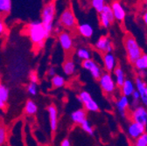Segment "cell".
I'll return each mask as SVG.
<instances>
[{
  "mask_svg": "<svg viewBox=\"0 0 147 146\" xmlns=\"http://www.w3.org/2000/svg\"><path fill=\"white\" fill-rule=\"evenodd\" d=\"M27 34L33 46L37 48H42L46 40L48 39L46 29L41 20L32 21L27 25Z\"/></svg>",
  "mask_w": 147,
  "mask_h": 146,
  "instance_id": "1",
  "label": "cell"
},
{
  "mask_svg": "<svg viewBox=\"0 0 147 146\" xmlns=\"http://www.w3.org/2000/svg\"><path fill=\"white\" fill-rule=\"evenodd\" d=\"M55 14H56V5L54 1L48 2L46 4L41 11V22L46 29L47 34L48 38L53 32V22L55 19Z\"/></svg>",
  "mask_w": 147,
  "mask_h": 146,
  "instance_id": "2",
  "label": "cell"
},
{
  "mask_svg": "<svg viewBox=\"0 0 147 146\" xmlns=\"http://www.w3.org/2000/svg\"><path fill=\"white\" fill-rule=\"evenodd\" d=\"M123 46L126 52L127 59L131 64H134V62L143 54L139 44L131 35H126L124 37Z\"/></svg>",
  "mask_w": 147,
  "mask_h": 146,
  "instance_id": "3",
  "label": "cell"
},
{
  "mask_svg": "<svg viewBox=\"0 0 147 146\" xmlns=\"http://www.w3.org/2000/svg\"><path fill=\"white\" fill-rule=\"evenodd\" d=\"M59 23L63 26V28H66L70 31L76 30V28L77 27V20L75 13H74L71 8H66L61 12Z\"/></svg>",
  "mask_w": 147,
  "mask_h": 146,
  "instance_id": "4",
  "label": "cell"
},
{
  "mask_svg": "<svg viewBox=\"0 0 147 146\" xmlns=\"http://www.w3.org/2000/svg\"><path fill=\"white\" fill-rule=\"evenodd\" d=\"M98 81L102 90L107 95L113 94L117 87L115 78L111 75L110 72L106 71L105 73H102V75L99 78Z\"/></svg>",
  "mask_w": 147,
  "mask_h": 146,
  "instance_id": "5",
  "label": "cell"
},
{
  "mask_svg": "<svg viewBox=\"0 0 147 146\" xmlns=\"http://www.w3.org/2000/svg\"><path fill=\"white\" fill-rule=\"evenodd\" d=\"M78 101L83 105L84 108L89 112H96L99 110V105L92 96L87 91H82L77 96Z\"/></svg>",
  "mask_w": 147,
  "mask_h": 146,
  "instance_id": "6",
  "label": "cell"
},
{
  "mask_svg": "<svg viewBox=\"0 0 147 146\" xmlns=\"http://www.w3.org/2000/svg\"><path fill=\"white\" fill-rule=\"evenodd\" d=\"M115 20V17L111 9V6L106 5L102 10V11H101L99 13V21L101 26L103 28H109L110 26Z\"/></svg>",
  "mask_w": 147,
  "mask_h": 146,
  "instance_id": "7",
  "label": "cell"
},
{
  "mask_svg": "<svg viewBox=\"0 0 147 146\" xmlns=\"http://www.w3.org/2000/svg\"><path fill=\"white\" fill-rule=\"evenodd\" d=\"M82 66L84 69L88 70L90 73L91 76L95 80H99V78L102 75V70L101 67L92 59L82 61Z\"/></svg>",
  "mask_w": 147,
  "mask_h": 146,
  "instance_id": "8",
  "label": "cell"
},
{
  "mask_svg": "<svg viewBox=\"0 0 147 146\" xmlns=\"http://www.w3.org/2000/svg\"><path fill=\"white\" fill-rule=\"evenodd\" d=\"M145 130L146 126L133 121L127 127V135L131 139L136 140L145 132Z\"/></svg>",
  "mask_w": 147,
  "mask_h": 146,
  "instance_id": "9",
  "label": "cell"
},
{
  "mask_svg": "<svg viewBox=\"0 0 147 146\" xmlns=\"http://www.w3.org/2000/svg\"><path fill=\"white\" fill-rule=\"evenodd\" d=\"M95 47L98 52H102V53L112 52L113 51L112 42L109 36H101V37L96 41Z\"/></svg>",
  "mask_w": 147,
  "mask_h": 146,
  "instance_id": "10",
  "label": "cell"
},
{
  "mask_svg": "<svg viewBox=\"0 0 147 146\" xmlns=\"http://www.w3.org/2000/svg\"><path fill=\"white\" fill-rule=\"evenodd\" d=\"M132 121L138 122L144 126H147V107L145 106H138L133 108L131 113Z\"/></svg>",
  "mask_w": 147,
  "mask_h": 146,
  "instance_id": "11",
  "label": "cell"
},
{
  "mask_svg": "<svg viewBox=\"0 0 147 146\" xmlns=\"http://www.w3.org/2000/svg\"><path fill=\"white\" fill-rule=\"evenodd\" d=\"M58 41L61 48L65 52H70L74 46V40L72 35L67 32H61L58 34Z\"/></svg>",
  "mask_w": 147,
  "mask_h": 146,
  "instance_id": "12",
  "label": "cell"
},
{
  "mask_svg": "<svg viewBox=\"0 0 147 146\" xmlns=\"http://www.w3.org/2000/svg\"><path fill=\"white\" fill-rule=\"evenodd\" d=\"M47 113L49 117V124L51 131L55 132L58 128V110L55 105L52 104L47 107Z\"/></svg>",
  "mask_w": 147,
  "mask_h": 146,
  "instance_id": "13",
  "label": "cell"
},
{
  "mask_svg": "<svg viewBox=\"0 0 147 146\" xmlns=\"http://www.w3.org/2000/svg\"><path fill=\"white\" fill-rule=\"evenodd\" d=\"M110 6H111L115 20L119 22H123L125 20V17H126V11L123 5L118 1H114L111 3Z\"/></svg>",
  "mask_w": 147,
  "mask_h": 146,
  "instance_id": "14",
  "label": "cell"
},
{
  "mask_svg": "<svg viewBox=\"0 0 147 146\" xmlns=\"http://www.w3.org/2000/svg\"><path fill=\"white\" fill-rule=\"evenodd\" d=\"M102 61H103L104 69L107 72H113L117 67V61L112 52L103 53Z\"/></svg>",
  "mask_w": 147,
  "mask_h": 146,
  "instance_id": "15",
  "label": "cell"
},
{
  "mask_svg": "<svg viewBox=\"0 0 147 146\" xmlns=\"http://www.w3.org/2000/svg\"><path fill=\"white\" fill-rule=\"evenodd\" d=\"M115 105H116L117 111L121 115V116L125 117L126 111H127L129 106H130V100H129V96H126L124 95L121 96L119 97V99L116 102Z\"/></svg>",
  "mask_w": 147,
  "mask_h": 146,
  "instance_id": "16",
  "label": "cell"
},
{
  "mask_svg": "<svg viewBox=\"0 0 147 146\" xmlns=\"http://www.w3.org/2000/svg\"><path fill=\"white\" fill-rule=\"evenodd\" d=\"M70 117L74 123L81 125L87 119V110L85 108H78L71 113Z\"/></svg>",
  "mask_w": 147,
  "mask_h": 146,
  "instance_id": "17",
  "label": "cell"
},
{
  "mask_svg": "<svg viewBox=\"0 0 147 146\" xmlns=\"http://www.w3.org/2000/svg\"><path fill=\"white\" fill-rule=\"evenodd\" d=\"M77 31L82 37L86 39H90L94 34V28L88 23H82L77 26Z\"/></svg>",
  "mask_w": 147,
  "mask_h": 146,
  "instance_id": "18",
  "label": "cell"
},
{
  "mask_svg": "<svg viewBox=\"0 0 147 146\" xmlns=\"http://www.w3.org/2000/svg\"><path fill=\"white\" fill-rule=\"evenodd\" d=\"M121 90H122V94L126 96H131L132 93L136 90V85L135 82L132 81L131 80L126 79L124 83L123 84V86L121 87Z\"/></svg>",
  "mask_w": 147,
  "mask_h": 146,
  "instance_id": "19",
  "label": "cell"
},
{
  "mask_svg": "<svg viewBox=\"0 0 147 146\" xmlns=\"http://www.w3.org/2000/svg\"><path fill=\"white\" fill-rule=\"evenodd\" d=\"M10 96L9 88L3 83H0V109L5 108Z\"/></svg>",
  "mask_w": 147,
  "mask_h": 146,
  "instance_id": "20",
  "label": "cell"
},
{
  "mask_svg": "<svg viewBox=\"0 0 147 146\" xmlns=\"http://www.w3.org/2000/svg\"><path fill=\"white\" fill-rule=\"evenodd\" d=\"M62 70L63 73L67 75V76H71L76 73V63L73 60H67L66 61H64V63L62 64Z\"/></svg>",
  "mask_w": 147,
  "mask_h": 146,
  "instance_id": "21",
  "label": "cell"
},
{
  "mask_svg": "<svg viewBox=\"0 0 147 146\" xmlns=\"http://www.w3.org/2000/svg\"><path fill=\"white\" fill-rule=\"evenodd\" d=\"M114 72V76H115V81H116V83L118 87H122L123 84L124 83L125 81V74H124V71L123 70L122 67H117L115 68V70L113 71Z\"/></svg>",
  "mask_w": 147,
  "mask_h": 146,
  "instance_id": "22",
  "label": "cell"
},
{
  "mask_svg": "<svg viewBox=\"0 0 147 146\" xmlns=\"http://www.w3.org/2000/svg\"><path fill=\"white\" fill-rule=\"evenodd\" d=\"M38 111V106L32 100H27L25 104V113L27 116H34Z\"/></svg>",
  "mask_w": 147,
  "mask_h": 146,
  "instance_id": "23",
  "label": "cell"
},
{
  "mask_svg": "<svg viewBox=\"0 0 147 146\" xmlns=\"http://www.w3.org/2000/svg\"><path fill=\"white\" fill-rule=\"evenodd\" d=\"M133 65L137 70H147V53H143Z\"/></svg>",
  "mask_w": 147,
  "mask_h": 146,
  "instance_id": "24",
  "label": "cell"
},
{
  "mask_svg": "<svg viewBox=\"0 0 147 146\" xmlns=\"http://www.w3.org/2000/svg\"><path fill=\"white\" fill-rule=\"evenodd\" d=\"M135 85H136V89L140 93V96H144L146 94V82L144 81V79L140 78L139 76L135 78Z\"/></svg>",
  "mask_w": 147,
  "mask_h": 146,
  "instance_id": "25",
  "label": "cell"
},
{
  "mask_svg": "<svg viewBox=\"0 0 147 146\" xmlns=\"http://www.w3.org/2000/svg\"><path fill=\"white\" fill-rule=\"evenodd\" d=\"M51 82H52V86L55 88H61L62 87L65 86L66 81L65 78L61 75H55L54 76L51 77Z\"/></svg>",
  "mask_w": 147,
  "mask_h": 146,
  "instance_id": "26",
  "label": "cell"
},
{
  "mask_svg": "<svg viewBox=\"0 0 147 146\" xmlns=\"http://www.w3.org/2000/svg\"><path fill=\"white\" fill-rule=\"evenodd\" d=\"M76 56L82 61H86V60L91 59V52L86 47H80L76 51Z\"/></svg>",
  "mask_w": 147,
  "mask_h": 146,
  "instance_id": "27",
  "label": "cell"
},
{
  "mask_svg": "<svg viewBox=\"0 0 147 146\" xmlns=\"http://www.w3.org/2000/svg\"><path fill=\"white\" fill-rule=\"evenodd\" d=\"M11 0H0V13L8 14L11 11Z\"/></svg>",
  "mask_w": 147,
  "mask_h": 146,
  "instance_id": "28",
  "label": "cell"
},
{
  "mask_svg": "<svg viewBox=\"0 0 147 146\" xmlns=\"http://www.w3.org/2000/svg\"><path fill=\"white\" fill-rule=\"evenodd\" d=\"M91 5L96 11L100 13L106 5V0H91Z\"/></svg>",
  "mask_w": 147,
  "mask_h": 146,
  "instance_id": "29",
  "label": "cell"
},
{
  "mask_svg": "<svg viewBox=\"0 0 147 146\" xmlns=\"http://www.w3.org/2000/svg\"><path fill=\"white\" fill-rule=\"evenodd\" d=\"M81 128H82V130L86 132L87 134L90 135V136H94L95 134V131H94V128L92 127L91 123L86 119L82 124H81Z\"/></svg>",
  "mask_w": 147,
  "mask_h": 146,
  "instance_id": "30",
  "label": "cell"
},
{
  "mask_svg": "<svg viewBox=\"0 0 147 146\" xmlns=\"http://www.w3.org/2000/svg\"><path fill=\"white\" fill-rule=\"evenodd\" d=\"M7 141V130L6 127L0 124V146L5 145Z\"/></svg>",
  "mask_w": 147,
  "mask_h": 146,
  "instance_id": "31",
  "label": "cell"
},
{
  "mask_svg": "<svg viewBox=\"0 0 147 146\" xmlns=\"http://www.w3.org/2000/svg\"><path fill=\"white\" fill-rule=\"evenodd\" d=\"M27 92L31 96H36L38 93V86H37V82L30 81V83L27 85Z\"/></svg>",
  "mask_w": 147,
  "mask_h": 146,
  "instance_id": "32",
  "label": "cell"
},
{
  "mask_svg": "<svg viewBox=\"0 0 147 146\" xmlns=\"http://www.w3.org/2000/svg\"><path fill=\"white\" fill-rule=\"evenodd\" d=\"M134 144H135L136 146H147V143H146L145 138L144 137L143 135L140 136L138 138H137V139L135 140Z\"/></svg>",
  "mask_w": 147,
  "mask_h": 146,
  "instance_id": "33",
  "label": "cell"
},
{
  "mask_svg": "<svg viewBox=\"0 0 147 146\" xmlns=\"http://www.w3.org/2000/svg\"><path fill=\"white\" fill-rule=\"evenodd\" d=\"M28 77H29L30 81H32V82H38V81H39V76H38V75H37V73L35 71L30 72Z\"/></svg>",
  "mask_w": 147,
  "mask_h": 146,
  "instance_id": "34",
  "label": "cell"
},
{
  "mask_svg": "<svg viewBox=\"0 0 147 146\" xmlns=\"http://www.w3.org/2000/svg\"><path fill=\"white\" fill-rule=\"evenodd\" d=\"M6 31V27H5V24L4 22V20L0 17V37L3 36L5 33Z\"/></svg>",
  "mask_w": 147,
  "mask_h": 146,
  "instance_id": "35",
  "label": "cell"
},
{
  "mask_svg": "<svg viewBox=\"0 0 147 146\" xmlns=\"http://www.w3.org/2000/svg\"><path fill=\"white\" fill-rule=\"evenodd\" d=\"M56 75V68H55L53 66H51L48 67L47 69V75L50 76V77H53Z\"/></svg>",
  "mask_w": 147,
  "mask_h": 146,
  "instance_id": "36",
  "label": "cell"
},
{
  "mask_svg": "<svg viewBox=\"0 0 147 146\" xmlns=\"http://www.w3.org/2000/svg\"><path fill=\"white\" fill-rule=\"evenodd\" d=\"M131 97H132V100H136V101H140V93L136 89L134 92L132 93L131 95Z\"/></svg>",
  "mask_w": 147,
  "mask_h": 146,
  "instance_id": "37",
  "label": "cell"
},
{
  "mask_svg": "<svg viewBox=\"0 0 147 146\" xmlns=\"http://www.w3.org/2000/svg\"><path fill=\"white\" fill-rule=\"evenodd\" d=\"M138 71V75L142 78L144 79L147 76V70H137Z\"/></svg>",
  "mask_w": 147,
  "mask_h": 146,
  "instance_id": "38",
  "label": "cell"
},
{
  "mask_svg": "<svg viewBox=\"0 0 147 146\" xmlns=\"http://www.w3.org/2000/svg\"><path fill=\"white\" fill-rule=\"evenodd\" d=\"M62 28H63V26L60 24V23H58V25H56L54 27H53V32H57L58 34L60 33V32H61L62 31H61V30H62Z\"/></svg>",
  "mask_w": 147,
  "mask_h": 146,
  "instance_id": "39",
  "label": "cell"
},
{
  "mask_svg": "<svg viewBox=\"0 0 147 146\" xmlns=\"http://www.w3.org/2000/svg\"><path fill=\"white\" fill-rule=\"evenodd\" d=\"M61 146H70L71 145V141L68 138H65V139H63L61 141Z\"/></svg>",
  "mask_w": 147,
  "mask_h": 146,
  "instance_id": "40",
  "label": "cell"
},
{
  "mask_svg": "<svg viewBox=\"0 0 147 146\" xmlns=\"http://www.w3.org/2000/svg\"><path fill=\"white\" fill-rule=\"evenodd\" d=\"M143 20H144V23L145 24V26H147V10L143 13Z\"/></svg>",
  "mask_w": 147,
  "mask_h": 146,
  "instance_id": "41",
  "label": "cell"
},
{
  "mask_svg": "<svg viewBox=\"0 0 147 146\" xmlns=\"http://www.w3.org/2000/svg\"><path fill=\"white\" fill-rule=\"evenodd\" d=\"M139 102H140V101L132 100V102H131V106L133 107V108H137L138 106H139Z\"/></svg>",
  "mask_w": 147,
  "mask_h": 146,
  "instance_id": "42",
  "label": "cell"
},
{
  "mask_svg": "<svg viewBox=\"0 0 147 146\" xmlns=\"http://www.w3.org/2000/svg\"><path fill=\"white\" fill-rule=\"evenodd\" d=\"M143 136H144V137L145 138V141H146V143H147V133L144 132V133L143 134Z\"/></svg>",
  "mask_w": 147,
  "mask_h": 146,
  "instance_id": "43",
  "label": "cell"
},
{
  "mask_svg": "<svg viewBox=\"0 0 147 146\" xmlns=\"http://www.w3.org/2000/svg\"><path fill=\"white\" fill-rule=\"evenodd\" d=\"M144 7H145V9L147 10V0H145V3H144Z\"/></svg>",
  "mask_w": 147,
  "mask_h": 146,
  "instance_id": "44",
  "label": "cell"
},
{
  "mask_svg": "<svg viewBox=\"0 0 147 146\" xmlns=\"http://www.w3.org/2000/svg\"><path fill=\"white\" fill-rule=\"evenodd\" d=\"M146 94H147V85H146Z\"/></svg>",
  "mask_w": 147,
  "mask_h": 146,
  "instance_id": "45",
  "label": "cell"
}]
</instances>
